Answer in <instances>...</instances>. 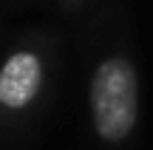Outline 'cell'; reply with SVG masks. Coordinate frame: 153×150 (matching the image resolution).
<instances>
[{
    "instance_id": "obj_1",
    "label": "cell",
    "mask_w": 153,
    "mask_h": 150,
    "mask_svg": "<svg viewBox=\"0 0 153 150\" xmlns=\"http://www.w3.org/2000/svg\"><path fill=\"white\" fill-rule=\"evenodd\" d=\"M60 57L48 31L20 37L0 65V139L6 150H28L57 102Z\"/></svg>"
},
{
    "instance_id": "obj_3",
    "label": "cell",
    "mask_w": 153,
    "mask_h": 150,
    "mask_svg": "<svg viewBox=\"0 0 153 150\" xmlns=\"http://www.w3.org/2000/svg\"><path fill=\"white\" fill-rule=\"evenodd\" d=\"M60 3L65 6V9H76V6H82L85 0H60Z\"/></svg>"
},
{
    "instance_id": "obj_2",
    "label": "cell",
    "mask_w": 153,
    "mask_h": 150,
    "mask_svg": "<svg viewBox=\"0 0 153 150\" xmlns=\"http://www.w3.org/2000/svg\"><path fill=\"white\" fill-rule=\"evenodd\" d=\"M142 125V71L125 43H108L85 71V128L94 150H133Z\"/></svg>"
}]
</instances>
